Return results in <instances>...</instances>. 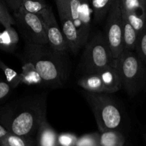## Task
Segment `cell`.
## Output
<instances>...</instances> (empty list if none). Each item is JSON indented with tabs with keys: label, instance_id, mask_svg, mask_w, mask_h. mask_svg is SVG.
Returning <instances> with one entry per match:
<instances>
[{
	"label": "cell",
	"instance_id": "5b68a950",
	"mask_svg": "<svg viewBox=\"0 0 146 146\" xmlns=\"http://www.w3.org/2000/svg\"><path fill=\"white\" fill-rule=\"evenodd\" d=\"M115 61L104 31H97L86 44L80 69L84 75L98 73Z\"/></svg>",
	"mask_w": 146,
	"mask_h": 146
},
{
	"label": "cell",
	"instance_id": "83f0119b",
	"mask_svg": "<svg viewBox=\"0 0 146 146\" xmlns=\"http://www.w3.org/2000/svg\"><path fill=\"white\" fill-rule=\"evenodd\" d=\"M13 12H16L21 7L22 0H3Z\"/></svg>",
	"mask_w": 146,
	"mask_h": 146
},
{
	"label": "cell",
	"instance_id": "277c9868",
	"mask_svg": "<svg viewBox=\"0 0 146 146\" xmlns=\"http://www.w3.org/2000/svg\"><path fill=\"white\" fill-rule=\"evenodd\" d=\"M122 80V88L130 97L138 95L146 82L145 64L135 51L124 49L116 59Z\"/></svg>",
	"mask_w": 146,
	"mask_h": 146
},
{
	"label": "cell",
	"instance_id": "8fae6325",
	"mask_svg": "<svg viewBox=\"0 0 146 146\" xmlns=\"http://www.w3.org/2000/svg\"><path fill=\"white\" fill-rule=\"evenodd\" d=\"M122 14L137 31L146 25V0H121Z\"/></svg>",
	"mask_w": 146,
	"mask_h": 146
},
{
	"label": "cell",
	"instance_id": "6da1fadb",
	"mask_svg": "<svg viewBox=\"0 0 146 146\" xmlns=\"http://www.w3.org/2000/svg\"><path fill=\"white\" fill-rule=\"evenodd\" d=\"M46 119V94L26 96L0 107V124L9 133L31 136Z\"/></svg>",
	"mask_w": 146,
	"mask_h": 146
},
{
	"label": "cell",
	"instance_id": "8992f818",
	"mask_svg": "<svg viewBox=\"0 0 146 146\" xmlns=\"http://www.w3.org/2000/svg\"><path fill=\"white\" fill-rule=\"evenodd\" d=\"M113 57L115 59L119 57L124 51L123 14L121 0H114L106 19L104 31Z\"/></svg>",
	"mask_w": 146,
	"mask_h": 146
},
{
	"label": "cell",
	"instance_id": "4fadbf2b",
	"mask_svg": "<svg viewBox=\"0 0 146 146\" xmlns=\"http://www.w3.org/2000/svg\"><path fill=\"white\" fill-rule=\"evenodd\" d=\"M36 135V146H58V133L46 119L41 122Z\"/></svg>",
	"mask_w": 146,
	"mask_h": 146
},
{
	"label": "cell",
	"instance_id": "9c48e42d",
	"mask_svg": "<svg viewBox=\"0 0 146 146\" xmlns=\"http://www.w3.org/2000/svg\"><path fill=\"white\" fill-rule=\"evenodd\" d=\"M61 23V31L67 41L70 51L76 54L82 48L79 36L70 12L68 0H55Z\"/></svg>",
	"mask_w": 146,
	"mask_h": 146
},
{
	"label": "cell",
	"instance_id": "f1b7e54d",
	"mask_svg": "<svg viewBox=\"0 0 146 146\" xmlns=\"http://www.w3.org/2000/svg\"><path fill=\"white\" fill-rule=\"evenodd\" d=\"M9 133V132L3 125H1V124H0V139L2 138L4 136H5V135H7V134H8Z\"/></svg>",
	"mask_w": 146,
	"mask_h": 146
},
{
	"label": "cell",
	"instance_id": "7402d4cb",
	"mask_svg": "<svg viewBox=\"0 0 146 146\" xmlns=\"http://www.w3.org/2000/svg\"><path fill=\"white\" fill-rule=\"evenodd\" d=\"M0 69L3 71L6 76L7 81L11 86V88H16L19 85L21 84L20 74L6 65L1 58H0Z\"/></svg>",
	"mask_w": 146,
	"mask_h": 146
},
{
	"label": "cell",
	"instance_id": "3957f363",
	"mask_svg": "<svg viewBox=\"0 0 146 146\" xmlns=\"http://www.w3.org/2000/svg\"><path fill=\"white\" fill-rule=\"evenodd\" d=\"M84 96L91 107L100 132L119 130L123 119L122 111L109 94L86 91Z\"/></svg>",
	"mask_w": 146,
	"mask_h": 146
},
{
	"label": "cell",
	"instance_id": "4316f807",
	"mask_svg": "<svg viewBox=\"0 0 146 146\" xmlns=\"http://www.w3.org/2000/svg\"><path fill=\"white\" fill-rule=\"evenodd\" d=\"M12 88L8 82L0 80V106L7 100L11 93Z\"/></svg>",
	"mask_w": 146,
	"mask_h": 146
},
{
	"label": "cell",
	"instance_id": "484cf974",
	"mask_svg": "<svg viewBox=\"0 0 146 146\" xmlns=\"http://www.w3.org/2000/svg\"><path fill=\"white\" fill-rule=\"evenodd\" d=\"M78 137L71 133H62L58 134V146H75Z\"/></svg>",
	"mask_w": 146,
	"mask_h": 146
},
{
	"label": "cell",
	"instance_id": "ac0fdd59",
	"mask_svg": "<svg viewBox=\"0 0 146 146\" xmlns=\"http://www.w3.org/2000/svg\"><path fill=\"white\" fill-rule=\"evenodd\" d=\"M94 12V21L99 24L106 19L114 0H88Z\"/></svg>",
	"mask_w": 146,
	"mask_h": 146
},
{
	"label": "cell",
	"instance_id": "9a60e30c",
	"mask_svg": "<svg viewBox=\"0 0 146 146\" xmlns=\"http://www.w3.org/2000/svg\"><path fill=\"white\" fill-rule=\"evenodd\" d=\"M19 41V34L13 26L0 31V50L1 51L13 53L17 48Z\"/></svg>",
	"mask_w": 146,
	"mask_h": 146
},
{
	"label": "cell",
	"instance_id": "ba28073f",
	"mask_svg": "<svg viewBox=\"0 0 146 146\" xmlns=\"http://www.w3.org/2000/svg\"><path fill=\"white\" fill-rule=\"evenodd\" d=\"M70 12L78 32L81 47L90 38L94 12L88 0H68Z\"/></svg>",
	"mask_w": 146,
	"mask_h": 146
},
{
	"label": "cell",
	"instance_id": "44dd1931",
	"mask_svg": "<svg viewBox=\"0 0 146 146\" xmlns=\"http://www.w3.org/2000/svg\"><path fill=\"white\" fill-rule=\"evenodd\" d=\"M21 7L29 12L41 16L49 6L45 0H22Z\"/></svg>",
	"mask_w": 146,
	"mask_h": 146
},
{
	"label": "cell",
	"instance_id": "30bf717a",
	"mask_svg": "<svg viewBox=\"0 0 146 146\" xmlns=\"http://www.w3.org/2000/svg\"><path fill=\"white\" fill-rule=\"evenodd\" d=\"M40 17L44 21L46 27L48 44L56 51L67 53L69 50V47L62 31H61L58 27L51 7L49 6Z\"/></svg>",
	"mask_w": 146,
	"mask_h": 146
},
{
	"label": "cell",
	"instance_id": "52a82bcc",
	"mask_svg": "<svg viewBox=\"0 0 146 146\" xmlns=\"http://www.w3.org/2000/svg\"><path fill=\"white\" fill-rule=\"evenodd\" d=\"M14 17L24 40L38 44H48L46 27L39 15L29 12L21 7L14 12Z\"/></svg>",
	"mask_w": 146,
	"mask_h": 146
},
{
	"label": "cell",
	"instance_id": "7c38bea8",
	"mask_svg": "<svg viewBox=\"0 0 146 146\" xmlns=\"http://www.w3.org/2000/svg\"><path fill=\"white\" fill-rule=\"evenodd\" d=\"M106 94H113L122 88V80L117 66L116 59L113 64L98 71Z\"/></svg>",
	"mask_w": 146,
	"mask_h": 146
},
{
	"label": "cell",
	"instance_id": "603a6c76",
	"mask_svg": "<svg viewBox=\"0 0 146 146\" xmlns=\"http://www.w3.org/2000/svg\"><path fill=\"white\" fill-rule=\"evenodd\" d=\"M0 24L5 29L16 24L15 19L10 14L8 6L3 0H0Z\"/></svg>",
	"mask_w": 146,
	"mask_h": 146
},
{
	"label": "cell",
	"instance_id": "d6986e66",
	"mask_svg": "<svg viewBox=\"0 0 146 146\" xmlns=\"http://www.w3.org/2000/svg\"><path fill=\"white\" fill-rule=\"evenodd\" d=\"M123 27L124 49L135 51L138 38V32L123 15Z\"/></svg>",
	"mask_w": 146,
	"mask_h": 146
},
{
	"label": "cell",
	"instance_id": "e0dca14e",
	"mask_svg": "<svg viewBox=\"0 0 146 146\" xmlns=\"http://www.w3.org/2000/svg\"><path fill=\"white\" fill-rule=\"evenodd\" d=\"M101 146H126V139L119 130L100 132Z\"/></svg>",
	"mask_w": 146,
	"mask_h": 146
},
{
	"label": "cell",
	"instance_id": "d4e9b609",
	"mask_svg": "<svg viewBox=\"0 0 146 146\" xmlns=\"http://www.w3.org/2000/svg\"><path fill=\"white\" fill-rule=\"evenodd\" d=\"M135 52L141 59L146 64V25L138 34Z\"/></svg>",
	"mask_w": 146,
	"mask_h": 146
},
{
	"label": "cell",
	"instance_id": "7a4b0ae2",
	"mask_svg": "<svg viewBox=\"0 0 146 146\" xmlns=\"http://www.w3.org/2000/svg\"><path fill=\"white\" fill-rule=\"evenodd\" d=\"M66 54L54 50L48 44H34L25 40V61L35 66L47 86H62L66 81L68 68Z\"/></svg>",
	"mask_w": 146,
	"mask_h": 146
},
{
	"label": "cell",
	"instance_id": "f546056e",
	"mask_svg": "<svg viewBox=\"0 0 146 146\" xmlns=\"http://www.w3.org/2000/svg\"><path fill=\"white\" fill-rule=\"evenodd\" d=\"M145 141H146V134H145Z\"/></svg>",
	"mask_w": 146,
	"mask_h": 146
},
{
	"label": "cell",
	"instance_id": "5bb4252c",
	"mask_svg": "<svg viewBox=\"0 0 146 146\" xmlns=\"http://www.w3.org/2000/svg\"><path fill=\"white\" fill-rule=\"evenodd\" d=\"M77 84L86 91L106 94L102 79L98 72L83 75V76L78 79Z\"/></svg>",
	"mask_w": 146,
	"mask_h": 146
},
{
	"label": "cell",
	"instance_id": "cb8c5ba5",
	"mask_svg": "<svg viewBox=\"0 0 146 146\" xmlns=\"http://www.w3.org/2000/svg\"><path fill=\"white\" fill-rule=\"evenodd\" d=\"M75 146H101L100 133H91L83 135L78 138Z\"/></svg>",
	"mask_w": 146,
	"mask_h": 146
},
{
	"label": "cell",
	"instance_id": "2e32d148",
	"mask_svg": "<svg viewBox=\"0 0 146 146\" xmlns=\"http://www.w3.org/2000/svg\"><path fill=\"white\" fill-rule=\"evenodd\" d=\"M21 84L28 86H40L44 84L41 76L35 66L29 61H25L20 74Z\"/></svg>",
	"mask_w": 146,
	"mask_h": 146
},
{
	"label": "cell",
	"instance_id": "ffe728a7",
	"mask_svg": "<svg viewBox=\"0 0 146 146\" xmlns=\"http://www.w3.org/2000/svg\"><path fill=\"white\" fill-rule=\"evenodd\" d=\"M0 146H36L31 136H24L9 133L0 139Z\"/></svg>",
	"mask_w": 146,
	"mask_h": 146
}]
</instances>
